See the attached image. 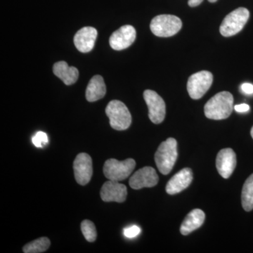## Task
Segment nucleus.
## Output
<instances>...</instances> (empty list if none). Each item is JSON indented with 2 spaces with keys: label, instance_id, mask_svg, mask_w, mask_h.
Listing matches in <instances>:
<instances>
[{
  "label": "nucleus",
  "instance_id": "obj_1",
  "mask_svg": "<svg viewBox=\"0 0 253 253\" xmlns=\"http://www.w3.org/2000/svg\"><path fill=\"white\" fill-rule=\"evenodd\" d=\"M234 110V97L229 91H221L212 96L205 105L204 112L209 119H226Z\"/></svg>",
  "mask_w": 253,
  "mask_h": 253
},
{
  "label": "nucleus",
  "instance_id": "obj_2",
  "mask_svg": "<svg viewBox=\"0 0 253 253\" xmlns=\"http://www.w3.org/2000/svg\"><path fill=\"white\" fill-rule=\"evenodd\" d=\"M177 158V141L174 138H168L158 146L155 154V162L158 170L167 175L172 171Z\"/></svg>",
  "mask_w": 253,
  "mask_h": 253
},
{
  "label": "nucleus",
  "instance_id": "obj_3",
  "mask_svg": "<svg viewBox=\"0 0 253 253\" xmlns=\"http://www.w3.org/2000/svg\"><path fill=\"white\" fill-rule=\"evenodd\" d=\"M106 113L109 118L111 127L116 130H126L131 126L130 112L122 101L118 100L110 101L106 106Z\"/></svg>",
  "mask_w": 253,
  "mask_h": 253
},
{
  "label": "nucleus",
  "instance_id": "obj_4",
  "mask_svg": "<svg viewBox=\"0 0 253 253\" xmlns=\"http://www.w3.org/2000/svg\"><path fill=\"white\" fill-rule=\"evenodd\" d=\"M182 27L180 18L174 15L163 14L153 18L150 24L155 36L169 38L176 35Z\"/></svg>",
  "mask_w": 253,
  "mask_h": 253
},
{
  "label": "nucleus",
  "instance_id": "obj_5",
  "mask_svg": "<svg viewBox=\"0 0 253 253\" xmlns=\"http://www.w3.org/2000/svg\"><path fill=\"white\" fill-rule=\"evenodd\" d=\"M250 12L244 7H239L231 11L221 23L219 31L221 36L231 37L242 31L245 25L249 21Z\"/></svg>",
  "mask_w": 253,
  "mask_h": 253
},
{
  "label": "nucleus",
  "instance_id": "obj_6",
  "mask_svg": "<svg viewBox=\"0 0 253 253\" xmlns=\"http://www.w3.org/2000/svg\"><path fill=\"white\" fill-rule=\"evenodd\" d=\"M135 166V161L132 158L123 161L111 158L104 163V174L109 180L121 181L130 175Z\"/></svg>",
  "mask_w": 253,
  "mask_h": 253
},
{
  "label": "nucleus",
  "instance_id": "obj_7",
  "mask_svg": "<svg viewBox=\"0 0 253 253\" xmlns=\"http://www.w3.org/2000/svg\"><path fill=\"white\" fill-rule=\"evenodd\" d=\"M212 82V74L207 71H200L190 76L187 90L191 99L196 100L202 98L211 88Z\"/></svg>",
  "mask_w": 253,
  "mask_h": 253
},
{
  "label": "nucleus",
  "instance_id": "obj_8",
  "mask_svg": "<svg viewBox=\"0 0 253 253\" xmlns=\"http://www.w3.org/2000/svg\"><path fill=\"white\" fill-rule=\"evenodd\" d=\"M144 98L148 109H149V118L154 124L163 123L166 118V106L164 100L153 90L144 91Z\"/></svg>",
  "mask_w": 253,
  "mask_h": 253
},
{
  "label": "nucleus",
  "instance_id": "obj_9",
  "mask_svg": "<svg viewBox=\"0 0 253 253\" xmlns=\"http://www.w3.org/2000/svg\"><path fill=\"white\" fill-rule=\"evenodd\" d=\"M75 179L82 186L90 181L93 174L92 161L89 155L81 153L78 155L73 163Z\"/></svg>",
  "mask_w": 253,
  "mask_h": 253
},
{
  "label": "nucleus",
  "instance_id": "obj_10",
  "mask_svg": "<svg viewBox=\"0 0 253 253\" xmlns=\"http://www.w3.org/2000/svg\"><path fill=\"white\" fill-rule=\"evenodd\" d=\"M135 28L130 25L120 28L110 37L109 44L112 49L121 51L126 49L136 39Z\"/></svg>",
  "mask_w": 253,
  "mask_h": 253
},
{
  "label": "nucleus",
  "instance_id": "obj_11",
  "mask_svg": "<svg viewBox=\"0 0 253 253\" xmlns=\"http://www.w3.org/2000/svg\"><path fill=\"white\" fill-rule=\"evenodd\" d=\"M159 177L154 168L144 167L136 171L129 179L131 189L139 190L143 188H151L157 185Z\"/></svg>",
  "mask_w": 253,
  "mask_h": 253
},
{
  "label": "nucleus",
  "instance_id": "obj_12",
  "mask_svg": "<svg viewBox=\"0 0 253 253\" xmlns=\"http://www.w3.org/2000/svg\"><path fill=\"white\" fill-rule=\"evenodd\" d=\"M101 199L104 202L123 203L127 196V190L119 181L109 180L104 183L100 191Z\"/></svg>",
  "mask_w": 253,
  "mask_h": 253
},
{
  "label": "nucleus",
  "instance_id": "obj_13",
  "mask_svg": "<svg viewBox=\"0 0 253 253\" xmlns=\"http://www.w3.org/2000/svg\"><path fill=\"white\" fill-rule=\"evenodd\" d=\"M236 166V155L233 149H221L216 158V168L224 179L230 177Z\"/></svg>",
  "mask_w": 253,
  "mask_h": 253
},
{
  "label": "nucleus",
  "instance_id": "obj_14",
  "mask_svg": "<svg viewBox=\"0 0 253 253\" xmlns=\"http://www.w3.org/2000/svg\"><path fill=\"white\" fill-rule=\"evenodd\" d=\"M193 178L194 175L191 169L186 168L181 169L168 181L166 188V192L169 195L179 194L189 187L192 182Z\"/></svg>",
  "mask_w": 253,
  "mask_h": 253
},
{
  "label": "nucleus",
  "instance_id": "obj_15",
  "mask_svg": "<svg viewBox=\"0 0 253 253\" xmlns=\"http://www.w3.org/2000/svg\"><path fill=\"white\" fill-rule=\"evenodd\" d=\"M97 35V31L94 28H81L74 37L75 46L81 52H89L94 48Z\"/></svg>",
  "mask_w": 253,
  "mask_h": 253
},
{
  "label": "nucleus",
  "instance_id": "obj_16",
  "mask_svg": "<svg viewBox=\"0 0 253 253\" xmlns=\"http://www.w3.org/2000/svg\"><path fill=\"white\" fill-rule=\"evenodd\" d=\"M206 214L200 209H195L186 215L181 223L180 232L182 235L187 236L193 231L199 229L204 224Z\"/></svg>",
  "mask_w": 253,
  "mask_h": 253
},
{
  "label": "nucleus",
  "instance_id": "obj_17",
  "mask_svg": "<svg viewBox=\"0 0 253 253\" xmlns=\"http://www.w3.org/2000/svg\"><path fill=\"white\" fill-rule=\"evenodd\" d=\"M53 72L66 85H71L77 82L79 72L77 68L69 66L65 61L56 62L53 66Z\"/></svg>",
  "mask_w": 253,
  "mask_h": 253
},
{
  "label": "nucleus",
  "instance_id": "obj_18",
  "mask_svg": "<svg viewBox=\"0 0 253 253\" xmlns=\"http://www.w3.org/2000/svg\"><path fill=\"white\" fill-rule=\"evenodd\" d=\"M106 92L104 78L101 76H94L91 78L86 89V99L89 102H94L104 97Z\"/></svg>",
  "mask_w": 253,
  "mask_h": 253
},
{
  "label": "nucleus",
  "instance_id": "obj_19",
  "mask_svg": "<svg viewBox=\"0 0 253 253\" xmlns=\"http://www.w3.org/2000/svg\"><path fill=\"white\" fill-rule=\"evenodd\" d=\"M241 203L247 212L253 210V174L245 181L241 193Z\"/></svg>",
  "mask_w": 253,
  "mask_h": 253
},
{
  "label": "nucleus",
  "instance_id": "obj_20",
  "mask_svg": "<svg viewBox=\"0 0 253 253\" xmlns=\"http://www.w3.org/2000/svg\"><path fill=\"white\" fill-rule=\"evenodd\" d=\"M51 243L46 237H42L35 240L23 248L25 253H41L45 252L49 249Z\"/></svg>",
  "mask_w": 253,
  "mask_h": 253
},
{
  "label": "nucleus",
  "instance_id": "obj_21",
  "mask_svg": "<svg viewBox=\"0 0 253 253\" xmlns=\"http://www.w3.org/2000/svg\"><path fill=\"white\" fill-rule=\"evenodd\" d=\"M81 231L86 241L91 243L96 241L97 233H96V226L92 221L88 219L82 221Z\"/></svg>",
  "mask_w": 253,
  "mask_h": 253
},
{
  "label": "nucleus",
  "instance_id": "obj_22",
  "mask_svg": "<svg viewBox=\"0 0 253 253\" xmlns=\"http://www.w3.org/2000/svg\"><path fill=\"white\" fill-rule=\"evenodd\" d=\"M32 141L36 147L43 148L47 144L49 139H48V136L46 133L43 132V131H38L35 134V136H33Z\"/></svg>",
  "mask_w": 253,
  "mask_h": 253
},
{
  "label": "nucleus",
  "instance_id": "obj_23",
  "mask_svg": "<svg viewBox=\"0 0 253 253\" xmlns=\"http://www.w3.org/2000/svg\"><path fill=\"white\" fill-rule=\"evenodd\" d=\"M140 233V228L138 227L137 226H132L131 227L126 228L124 230L125 236L129 239H132V238L136 237V236L139 235Z\"/></svg>",
  "mask_w": 253,
  "mask_h": 253
},
{
  "label": "nucleus",
  "instance_id": "obj_24",
  "mask_svg": "<svg viewBox=\"0 0 253 253\" xmlns=\"http://www.w3.org/2000/svg\"><path fill=\"white\" fill-rule=\"evenodd\" d=\"M241 90L244 91L245 94H253V85L250 83H244L241 85Z\"/></svg>",
  "mask_w": 253,
  "mask_h": 253
},
{
  "label": "nucleus",
  "instance_id": "obj_25",
  "mask_svg": "<svg viewBox=\"0 0 253 253\" xmlns=\"http://www.w3.org/2000/svg\"><path fill=\"white\" fill-rule=\"evenodd\" d=\"M234 109H235V111H237V112L245 113L249 111L250 106L246 104L236 105V106H234Z\"/></svg>",
  "mask_w": 253,
  "mask_h": 253
},
{
  "label": "nucleus",
  "instance_id": "obj_26",
  "mask_svg": "<svg viewBox=\"0 0 253 253\" xmlns=\"http://www.w3.org/2000/svg\"><path fill=\"white\" fill-rule=\"evenodd\" d=\"M204 0H189L188 1V4L191 7H196V6H199L203 2Z\"/></svg>",
  "mask_w": 253,
  "mask_h": 253
},
{
  "label": "nucleus",
  "instance_id": "obj_27",
  "mask_svg": "<svg viewBox=\"0 0 253 253\" xmlns=\"http://www.w3.org/2000/svg\"><path fill=\"white\" fill-rule=\"evenodd\" d=\"M208 1H209L210 2L214 3V2H216V1H217V0H208Z\"/></svg>",
  "mask_w": 253,
  "mask_h": 253
},
{
  "label": "nucleus",
  "instance_id": "obj_28",
  "mask_svg": "<svg viewBox=\"0 0 253 253\" xmlns=\"http://www.w3.org/2000/svg\"><path fill=\"white\" fill-rule=\"evenodd\" d=\"M251 136H252L253 139V126L252 129H251Z\"/></svg>",
  "mask_w": 253,
  "mask_h": 253
}]
</instances>
